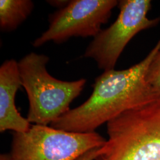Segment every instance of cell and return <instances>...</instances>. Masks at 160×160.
Returning a JSON list of instances; mask_svg holds the SVG:
<instances>
[{
	"instance_id": "cell-1",
	"label": "cell",
	"mask_w": 160,
	"mask_h": 160,
	"mask_svg": "<svg viewBox=\"0 0 160 160\" xmlns=\"http://www.w3.org/2000/svg\"><path fill=\"white\" fill-rule=\"evenodd\" d=\"M160 48V39L147 56L125 69L105 71L97 77L91 96L79 106L53 122L51 126L66 131L89 133L122 113L160 96L149 86L145 74Z\"/></svg>"
},
{
	"instance_id": "cell-2",
	"label": "cell",
	"mask_w": 160,
	"mask_h": 160,
	"mask_svg": "<svg viewBox=\"0 0 160 160\" xmlns=\"http://www.w3.org/2000/svg\"><path fill=\"white\" fill-rule=\"evenodd\" d=\"M96 160H160V97L107 123Z\"/></svg>"
},
{
	"instance_id": "cell-3",
	"label": "cell",
	"mask_w": 160,
	"mask_h": 160,
	"mask_svg": "<svg viewBox=\"0 0 160 160\" xmlns=\"http://www.w3.org/2000/svg\"><path fill=\"white\" fill-rule=\"evenodd\" d=\"M49 61L46 55L31 52L18 62L22 86L29 99L27 119L33 125H51L71 109L86 85L84 78L66 81L52 77L46 68Z\"/></svg>"
},
{
	"instance_id": "cell-4",
	"label": "cell",
	"mask_w": 160,
	"mask_h": 160,
	"mask_svg": "<svg viewBox=\"0 0 160 160\" xmlns=\"http://www.w3.org/2000/svg\"><path fill=\"white\" fill-rule=\"evenodd\" d=\"M106 139L96 132L78 133L52 126L32 125L29 131L14 132L12 160H75Z\"/></svg>"
},
{
	"instance_id": "cell-5",
	"label": "cell",
	"mask_w": 160,
	"mask_h": 160,
	"mask_svg": "<svg viewBox=\"0 0 160 160\" xmlns=\"http://www.w3.org/2000/svg\"><path fill=\"white\" fill-rule=\"evenodd\" d=\"M149 0L119 1V14L107 29L93 38L83 57L93 59L98 68L104 71L114 69L119 58L132 39L141 31L160 22V17H148L151 8Z\"/></svg>"
},
{
	"instance_id": "cell-6",
	"label": "cell",
	"mask_w": 160,
	"mask_h": 160,
	"mask_svg": "<svg viewBox=\"0 0 160 160\" xmlns=\"http://www.w3.org/2000/svg\"><path fill=\"white\" fill-rule=\"evenodd\" d=\"M118 4L116 0H71L68 6L49 15L48 29L33 46L38 48L49 42L60 44L74 37L94 38Z\"/></svg>"
},
{
	"instance_id": "cell-7",
	"label": "cell",
	"mask_w": 160,
	"mask_h": 160,
	"mask_svg": "<svg viewBox=\"0 0 160 160\" xmlns=\"http://www.w3.org/2000/svg\"><path fill=\"white\" fill-rule=\"evenodd\" d=\"M22 86L18 62L7 59L0 67V132L12 131L23 133L32 124L17 110L15 97Z\"/></svg>"
},
{
	"instance_id": "cell-8",
	"label": "cell",
	"mask_w": 160,
	"mask_h": 160,
	"mask_svg": "<svg viewBox=\"0 0 160 160\" xmlns=\"http://www.w3.org/2000/svg\"><path fill=\"white\" fill-rule=\"evenodd\" d=\"M34 8L31 0H1L0 29L3 32H11L23 23Z\"/></svg>"
},
{
	"instance_id": "cell-9",
	"label": "cell",
	"mask_w": 160,
	"mask_h": 160,
	"mask_svg": "<svg viewBox=\"0 0 160 160\" xmlns=\"http://www.w3.org/2000/svg\"><path fill=\"white\" fill-rule=\"evenodd\" d=\"M145 80L149 86L160 97V48L149 64Z\"/></svg>"
},
{
	"instance_id": "cell-10",
	"label": "cell",
	"mask_w": 160,
	"mask_h": 160,
	"mask_svg": "<svg viewBox=\"0 0 160 160\" xmlns=\"http://www.w3.org/2000/svg\"><path fill=\"white\" fill-rule=\"evenodd\" d=\"M70 1L71 0H48L46 1V2L52 7L60 10L68 6Z\"/></svg>"
},
{
	"instance_id": "cell-11",
	"label": "cell",
	"mask_w": 160,
	"mask_h": 160,
	"mask_svg": "<svg viewBox=\"0 0 160 160\" xmlns=\"http://www.w3.org/2000/svg\"><path fill=\"white\" fill-rule=\"evenodd\" d=\"M98 148L92 149L81 155L75 160H96L97 157V150Z\"/></svg>"
},
{
	"instance_id": "cell-12",
	"label": "cell",
	"mask_w": 160,
	"mask_h": 160,
	"mask_svg": "<svg viewBox=\"0 0 160 160\" xmlns=\"http://www.w3.org/2000/svg\"><path fill=\"white\" fill-rule=\"evenodd\" d=\"M0 160H12L10 154H2L0 155Z\"/></svg>"
}]
</instances>
